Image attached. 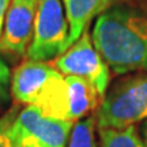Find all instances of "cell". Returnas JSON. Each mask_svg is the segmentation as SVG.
<instances>
[{"instance_id":"cell-1","label":"cell","mask_w":147,"mask_h":147,"mask_svg":"<svg viewBox=\"0 0 147 147\" xmlns=\"http://www.w3.org/2000/svg\"><path fill=\"white\" fill-rule=\"evenodd\" d=\"M91 40L113 72H147V10L125 3L110 7L97 18Z\"/></svg>"},{"instance_id":"cell-2","label":"cell","mask_w":147,"mask_h":147,"mask_svg":"<svg viewBox=\"0 0 147 147\" xmlns=\"http://www.w3.org/2000/svg\"><path fill=\"white\" fill-rule=\"evenodd\" d=\"M11 97L38 109L44 116L69 121L65 78L47 61H23L11 72Z\"/></svg>"},{"instance_id":"cell-3","label":"cell","mask_w":147,"mask_h":147,"mask_svg":"<svg viewBox=\"0 0 147 147\" xmlns=\"http://www.w3.org/2000/svg\"><path fill=\"white\" fill-rule=\"evenodd\" d=\"M147 120V72L116 82L101 100L95 121L98 128H127Z\"/></svg>"},{"instance_id":"cell-4","label":"cell","mask_w":147,"mask_h":147,"mask_svg":"<svg viewBox=\"0 0 147 147\" xmlns=\"http://www.w3.org/2000/svg\"><path fill=\"white\" fill-rule=\"evenodd\" d=\"M68 21L61 0H38L27 59L47 61L68 49Z\"/></svg>"},{"instance_id":"cell-5","label":"cell","mask_w":147,"mask_h":147,"mask_svg":"<svg viewBox=\"0 0 147 147\" xmlns=\"http://www.w3.org/2000/svg\"><path fill=\"white\" fill-rule=\"evenodd\" d=\"M72 125V121L51 119L27 105L12 121L10 139L12 147H65Z\"/></svg>"},{"instance_id":"cell-6","label":"cell","mask_w":147,"mask_h":147,"mask_svg":"<svg viewBox=\"0 0 147 147\" xmlns=\"http://www.w3.org/2000/svg\"><path fill=\"white\" fill-rule=\"evenodd\" d=\"M55 67L63 75L87 80L104 98L109 86V67L95 49L91 34L87 30L63 55L55 59Z\"/></svg>"},{"instance_id":"cell-7","label":"cell","mask_w":147,"mask_h":147,"mask_svg":"<svg viewBox=\"0 0 147 147\" xmlns=\"http://www.w3.org/2000/svg\"><path fill=\"white\" fill-rule=\"evenodd\" d=\"M38 0H11L0 37V52L23 56L33 40Z\"/></svg>"},{"instance_id":"cell-8","label":"cell","mask_w":147,"mask_h":147,"mask_svg":"<svg viewBox=\"0 0 147 147\" xmlns=\"http://www.w3.org/2000/svg\"><path fill=\"white\" fill-rule=\"evenodd\" d=\"M68 21V48L87 30L90 22L124 0H61Z\"/></svg>"},{"instance_id":"cell-9","label":"cell","mask_w":147,"mask_h":147,"mask_svg":"<svg viewBox=\"0 0 147 147\" xmlns=\"http://www.w3.org/2000/svg\"><path fill=\"white\" fill-rule=\"evenodd\" d=\"M65 83L68 91V117L69 121L75 123L94 110L102 98L97 90L82 78L65 76Z\"/></svg>"},{"instance_id":"cell-10","label":"cell","mask_w":147,"mask_h":147,"mask_svg":"<svg viewBox=\"0 0 147 147\" xmlns=\"http://www.w3.org/2000/svg\"><path fill=\"white\" fill-rule=\"evenodd\" d=\"M100 147H146L136 127L127 128H98Z\"/></svg>"},{"instance_id":"cell-11","label":"cell","mask_w":147,"mask_h":147,"mask_svg":"<svg viewBox=\"0 0 147 147\" xmlns=\"http://www.w3.org/2000/svg\"><path fill=\"white\" fill-rule=\"evenodd\" d=\"M95 127L97 121L94 116H86L74 123L65 147H97Z\"/></svg>"},{"instance_id":"cell-12","label":"cell","mask_w":147,"mask_h":147,"mask_svg":"<svg viewBox=\"0 0 147 147\" xmlns=\"http://www.w3.org/2000/svg\"><path fill=\"white\" fill-rule=\"evenodd\" d=\"M18 112V106H14L0 117V147H12L10 139V128Z\"/></svg>"},{"instance_id":"cell-13","label":"cell","mask_w":147,"mask_h":147,"mask_svg":"<svg viewBox=\"0 0 147 147\" xmlns=\"http://www.w3.org/2000/svg\"><path fill=\"white\" fill-rule=\"evenodd\" d=\"M11 98V71L0 57V105L7 104Z\"/></svg>"},{"instance_id":"cell-14","label":"cell","mask_w":147,"mask_h":147,"mask_svg":"<svg viewBox=\"0 0 147 147\" xmlns=\"http://www.w3.org/2000/svg\"><path fill=\"white\" fill-rule=\"evenodd\" d=\"M11 0H0V37L3 33V27H4L5 15H7V10L10 7Z\"/></svg>"},{"instance_id":"cell-15","label":"cell","mask_w":147,"mask_h":147,"mask_svg":"<svg viewBox=\"0 0 147 147\" xmlns=\"http://www.w3.org/2000/svg\"><path fill=\"white\" fill-rule=\"evenodd\" d=\"M142 139H143L144 146L147 147V120L143 123V125H142Z\"/></svg>"},{"instance_id":"cell-16","label":"cell","mask_w":147,"mask_h":147,"mask_svg":"<svg viewBox=\"0 0 147 147\" xmlns=\"http://www.w3.org/2000/svg\"><path fill=\"white\" fill-rule=\"evenodd\" d=\"M146 1H147V0H146Z\"/></svg>"}]
</instances>
